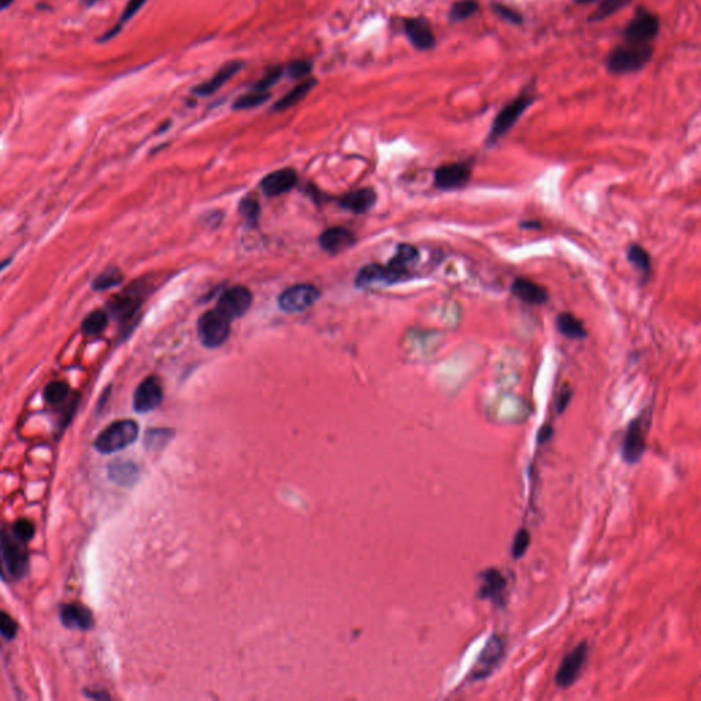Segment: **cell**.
<instances>
[{
	"mask_svg": "<svg viewBox=\"0 0 701 701\" xmlns=\"http://www.w3.org/2000/svg\"><path fill=\"white\" fill-rule=\"evenodd\" d=\"M654 55L651 44H620L607 56L606 66L615 76L630 74L645 67Z\"/></svg>",
	"mask_w": 701,
	"mask_h": 701,
	"instance_id": "obj_1",
	"label": "cell"
},
{
	"mask_svg": "<svg viewBox=\"0 0 701 701\" xmlns=\"http://www.w3.org/2000/svg\"><path fill=\"white\" fill-rule=\"evenodd\" d=\"M535 100V95L525 90L522 95L511 100L507 106H504L500 113L496 115L489 134L486 137V145L492 147L494 145L500 138H503L508 131L514 128V125L518 122V120L524 115L526 110L533 104Z\"/></svg>",
	"mask_w": 701,
	"mask_h": 701,
	"instance_id": "obj_2",
	"label": "cell"
},
{
	"mask_svg": "<svg viewBox=\"0 0 701 701\" xmlns=\"http://www.w3.org/2000/svg\"><path fill=\"white\" fill-rule=\"evenodd\" d=\"M29 570V555L24 541L15 535L0 538V574L8 579H21Z\"/></svg>",
	"mask_w": 701,
	"mask_h": 701,
	"instance_id": "obj_3",
	"label": "cell"
},
{
	"mask_svg": "<svg viewBox=\"0 0 701 701\" xmlns=\"http://www.w3.org/2000/svg\"><path fill=\"white\" fill-rule=\"evenodd\" d=\"M506 652L507 638L503 634H492L482 648L481 654L477 657L466 679L469 682H478L490 677L504 660Z\"/></svg>",
	"mask_w": 701,
	"mask_h": 701,
	"instance_id": "obj_4",
	"label": "cell"
},
{
	"mask_svg": "<svg viewBox=\"0 0 701 701\" xmlns=\"http://www.w3.org/2000/svg\"><path fill=\"white\" fill-rule=\"evenodd\" d=\"M651 425V414L643 412L636 417L627 426L623 442L622 458L627 465H636L641 460L647 451V436Z\"/></svg>",
	"mask_w": 701,
	"mask_h": 701,
	"instance_id": "obj_5",
	"label": "cell"
},
{
	"mask_svg": "<svg viewBox=\"0 0 701 701\" xmlns=\"http://www.w3.org/2000/svg\"><path fill=\"white\" fill-rule=\"evenodd\" d=\"M138 436V425L131 419L115 421L95 440V448L102 453H113L129 446Z\"/></svg>",
	"mask_w": 701,
	"mask_h": 701,
	"instance_id": "obj_6",
	"label": "cell"
},
{
	"mask_svg": "<svg viewBox=\"0 0 701 701\" xmlns=\"http://www.w3.org/2000/svg\"><path fill=\"white\" fill-rule=\"evenodd\" d=\"M144 295L145 288L141 285L140 281L131 284L128 288H125L122 292L117 293L108 300L107 307L110 315L122 326L129 325L143 305Z\"/></svg>",
	"mask_w": 701,
	"mask_h": 701,
	"instance_id": "obj_7",
	"label": "cell"
},
{
	"mask_svg": "<svg viewBox=\"0 0 701 701\" xmlns=\"http://www.w3.org/2000/svg\"><path fill=\"white\" fill-rule=\"evenodd\" d=\"M230 319L218 309L204 312L198 322V335L202 344L207 348H218L230 335Z\"/></svg>",
	"mask_w": 701,
	"mask_h": 701,
	"instance_id": "obj_8",
	"label": "cell"
},
{
	"mask_svg": "<svg viewBox=\"0 0 701 701\" xmlns=\"http://www.w3.org/2000/svg\"><path fill=\"white\" fill-rule=\"evenodd\" d=\"M659 17L644 7H638L629 25L623 29L626 43L651 44L659 33Z\"/></svg>",
	"mask_w": 701,
	"mask_h": 701,
	"instance_id": "obj_9",
	"label": "cell"
},
{
	"mask_svg": "<svg viewBox=\"0 0 701 701\" xmlns=\"http://www.w3.org/2000/svg\"><path fill=\"white\" fill-rule=\"evenodd\" d=\"M480 579L477 597L480 600H489L497 609H503L507 604L508 581L506 575L493 567L481 571Z\"/></svg>",
	"mask_w": 701,
	"mask_h": 701,
	"instance_id": "obj_10",
	"label": "cell"
},
{
	"mask_svg": "<svg viewBox=\"0 0 701 701\" xmlns=\"http://www.w3.org/2000/svg\"><path fill=\"white\" fill-rule=\"evenodd\" d=\"M588 654H589L588 643L582 641L565 656L555 675V682L559 688L566 689L578 681L586 663Z\"/></svg>",
	"mask_w": 701,
	"mask_h": 701,
	"instance_id": "obj_11",
	"label": "cell"
},
{
	"mask_svg": "<svg viewBox=\"0 0 701 701\" xmlns=\"http://www.w3.org/2000/svg\"><path fill=\"white\" fill-rule=\"evenodd\" d=\"M252 305V293L243 285L227 288L218 299L217 309L227 319L233 321L243 316Z\"/></svg>",
	"mask_w": 701,
	"mask_h": 701,
	"instance_id": "obj_12",
	"label": "cell"
},
{
	"mask_svg": "<svg viewBox=\"0 0 701 701\" xmlns=\"http://www.w3.org/2000/svg\"><path fill=\"white\" fill-rule=\"evenodd\" d=\"M319 298V291L311 284H298L287 288L278 298V306L285 312H302Z\"/></svg>",
	"mask_w": 701,
	"mask_h": 701,
	"instance_id": "obj_13",
	"label": "cell"
},
{
	"mask_svg": "<svg viewBox=\"0 0 701 701\" xmlns=\"http://www.w3.org/2000/svg\"><path fill=\"white\" fill-rule=\"evenodd\" d=\"M473 175L470 162L446 163L435 170L433 181L441 191H453L469 184Z\"/></svg>",
	"mask_w": 701,
	"mask_h": 701,
	"instance_id": "obj_14",
	"label": "cell"
},
{
	"mask_svg": "<svg viewBox=\"0 0 701 701\" xmlns=\"http://www.w3.org/2000/svg\"><path fill=\"white\" fill-rule=\"evenodd\" d=\"M163 398V388L156 377H147L136 388L133 396V407L137 412L145 414L158 408Z\"/></svg>",
	"mask_w": 701,
	"mask_h": 701,
	"instance_id": "obj_15",
	"label": "cell"
},
{
	"mask_svg": "<svg viewBox=\"0 0 701 701\" xmlns=\"http://www.w3.org/2000/svg\"><path fill=\"white\" fill-rule=\"evenodd\" d=\"M404 32L412 44L419 51H429L436 47V36L428 19L425 18H407L404 21Z\"/></svg>",
	"mask_w": 701,
	"mask_h": 701,
	"instance_id": "obj_16",
	"label": "cell"
},
{
	"mask_svg": "<svg viewBox=\"0 0 701 701\" xmlns=\"http://www.w3.org/2000/svg\"><path fill=\"white\" fill-rule=\"evenodd\" d=\"M403 280L405 278L396 273L388 264H369L359 271L355 282L359 288H367L373 284H394Z\"/></svg>",
	"mask_w": 701,
	"mask_h": 701,
	"instance_id": "obj_17",
	"label": "cell"
},
{
	"mask_svg": "<svg viewBox=\"0 0 701 701\" xmlns=\"http://www.w3.org/2000/svg\"><path fill=\"white\" fill-rule=\"evenodd\" d=\"M355 241V234L341 226L329 227L319 237L321 247L329 254H339L352 247Z\"/></svg>",
	"mask_w": 701,
	"mask_h": 701,
	"instance_id": "obj_18",
	"label": "cell"
},
{
	"mask_svg": "<svg viewBox=\"0 0 701 701\" xmlns=\"http://www.w3.org/2000/svg\"><path fill=\"white\" fill-rule=\"evenodd\" d=\"M511 293L527 305H544L548 300V291L529 278H517L511 284Z\"/></svg>",
	"mask_w": 701,
	"mask_h": 701,
	"instance_id": "obj_19",
	"label": "cell"
},
{
	"mask_svg": "<svg viewBox=\"0 0 701 701\" xmlns=\"http://www.w3.org/2000/svg\"><path fill=\"white\" fill-rule=\"evenodd\" d=\"M298 182V175L293 169H282L266 175L261 188L267 196H280L291 191Z\"/></svg>",
	"mask_w": 701,
	"mask_h": 701,
	"instance_id": "obj_20",
	"label": "cell"
},
{
	"mask_svg": "<svg viewBox=\"0 0 701 701\" xmlns=\"http://www.w3.org/2000/svg\"><path fill=\"white\" fill-rule=\"evenodd\" d=\"M241 67H243L241 61H232L225 63L209 81L195 88L193 93L199 96H209L216 93L219 88L226 84L234 74H237L241 70Z\"/></svg>",
	"mask_w": 701,
	"mask_h": 701,
	"instance_id": "obj_21",
	"label": "cell"
},
{
	"mask_svg": "<svg viewBox=\"0 0 701 701\" xmlns=\"http://www.w3.org/2000/svg\"><path fill=\"white\" fill-rule=\"evenodd\" d=\"M61 620L69 629L88 630L93 625V616L87 607L81 604H66L61 610Z\"/></svg>",
	"mask_w": 701,
	"mask_h": 701,
	"instance_id": "obj_22",
	"label": "cell"
},
{
	"mask_svg": "<svg viewBox=\"0 0 701 701\" xmlns=\"http://www.w3.org/2000/svg\"><path fill=\"white\" fill-rule=\"evenodd\" d=\"M377 200V195L371 188H362L357 191H353L344 196L340 202V204L356 214H363L369 211Z\"/></svg>",
	"mask_w": 701,
	"mask_h": 701,
	"instance_id": "obj_23",
	"label": "cell"
},
{
	"mask_svg": "<svg viewBox=\"0 0 701 701\" xmlns=\"http://www.w3.org/2000/svg\"><path fill=\"white\" fill-rule=\"evenodd\" d=\"M108 478L121 486H131L138 480V467L131 460H115L108 466Z\"/></svg>",
	"mask_w": 701,
	"mask_h": 701,
	"instance_id": "obj_24",
	"label": "cell"
},
{
	"mask_svg": "<svg viewBox=\"0 0 701 701\" xmlns=\"http://www.w3.org/2000/svg\"><path fill=\"white\" fill-rule=\"evenodd\" d=\"M418 258H419V252L414 245L400 244L396 250L394 258L391 259V262L388 263V266L391 268H394L396 273L403 275L404 278H408L410 277L408 268L418 261Z\"/></svg>",
	"mask_w": 701,
	"mask_h": 701,
	"instance_id": "obj_25",
	"label": "cell"
},
{
	"mask_svg": "<svg viewBox=\"0 0 701 701\" xmlns=\"http://www.w3.org/2000/svg\"><path fill=\"white\" fill-rule=\"evenodd\" d=\"M556 328L567 339L571 340H581L586 337V330L583 328V323L571 312H561L556 316Z\"/></svg>",
	"mask_w": 701,
	"mask_h": 701,
	"instance_id": "obj_26",
	"label": "cell"
},
{
	"mask_svg": "<svg viewBox=\"0 0 701 701\" xmlns=\"http://www.w3.org/2000/svg\"><path fill=\"white\" fill-rule=\"evenodd\" d=\"M315 84H316V81L314 79H308V80L302 81L299 86H296L292 90H289L282 99H280L274 104L273 110L274 111H284V110H288V108L296 106L311 92V89L315 87Z\"/></svg>",
	"mask_w": 701,
	"mask_h": 701,
	"instance_id": "obj_27",
	"label": "cell"
},
{
	"mask_svg": "<svg viewBox=\"0 0 701 701\" xmlns=\"http://www.w3.org/2000/svg\"><path fill=\"white\" fill-rule=\"evenodd\" d=\"M108 318H110L108 312H106L103 309L92 311L83 319L81 332L88 337L102 335L108 326Z\"/></svg>",
	"mask_w": 701,
	"mask_h": 701,
	"instance_id": "obj_28",
	"label": "cell"
},
{
	"mask_svg": "<svg viewBox=\"0 0 701 701\" xmlns=\"http://www.w3.org/2000/svg\"><path fill=\"white\" fill-rule=\"evenodd\" d=\"M124 280V274L118 267H107L90 284L93 291H106L118 287Z\"/></svg>",
	"mask_w": 701,
	"mask_h": 701,
	"instance_id": "obj_29",
	"label": "cell"
},
{
	"mask_svg": "<svg viewBox=\"0 0 701 701\" xmlns=\"http://www.w3.org/2000/svg\"><path fill=\"white\" fill-rule=\"evenodd\" d=\"M627 261L630 262V264L638 270L644 277H648V274L651 273V268H652V263H651V257L650 254L638 244H633L629 247L627 250Z\"/></svg>",
	"mask_w": 701,
	"mask_h": 701,
	"instance_id": "obj_30",
	"label": "cell"
},
{
	"mask_svg": "<svg viewBox=\"0 0 701 701\" xmlns=\"http://www.w3.org/2000/svg\"><path fill=\"white\" fill-rule=\"evenodd\" d=\"M480 8V3L477 0H458L452 4L449 10L451 22H462L473 17Z\"/></svg>",
	"mask_w": 701,
	"mask_h": 701,
	"instance_id": "obj_31",
	"label": "cell"
},
{
	"mask_svg": "<svg viewBox=\"0 0 701 701\" xmlns=\"http://www.w3.org/2000/svg\"><path fill=\"white\" fill-rule=\"evenodd\" d=\"M145 1L147 0H129L128 4L125 6V8H124V11H122V14L120 17V19H118V24L111 31H108L103 38H100L99 42H107V40L113 39L114 36H117L120 33V31L122 29V26L137 14V11L145 4Z\"/></svg>",
	"mask_w": 701,
	"mask_h": 701,
	"instance_id": "obj_32",
	"label": "cell"
},
{
	"mask_svg": "<svg viewBox=\"0 0 701 701\" xmlns=\"http://www.w3.org/2000/svg\"><path fill=\"white\" fill-rule=\"evenodd\" d=\"M630 0H602L595 10V13L589 17V22H599L603 21L609 17H611L615 13H618L620 8L627 6Z\"/></svg>",
	"mask_w": 701,
	"mask_h": 701,
	"instance_id": "obj_33",
	"label": "cell"
},
{
	"mask_svg": "<svg viewBox=\"0 0 701 701\" xmlns=\"http://www.w3.org/2000/svg\"><path fill=\"white\" fill-rule=\"evenodd\" d=\"M70 392V388L63 381H52L44 388V398L52 405L62 404Z\"/></svg>",
	"mask_w": 701,
	"mask_h": 701,
	"instance_id": "obj_34",
	"label": "cell"
},
{
	"mask_svg": "<svg viewBox=\"0 0 701 701\" xmlns=\"http://www.w3.org/2000/svg\"><path fill=\"white\" fill-rule=\"evenodd\" d=\"M270 93L268 92H252L251 93H247L244 96H240L234 104H233V108L234 110H250V108H254V107H258L263 104L264 102H267L270 99Z\"/></svg>",
	"mask_w": 701,
	"mask_h": 701,
	"instance_id": "obj_35",
	"label": "cell"
},
{
	"mask_svg": "<svg viewBox=\"0 0 701 701\" xmlns=\"http://www.w3.org/2000/svg\"><path fill=\"white\" fill-rule=\"evenodd\" d=\"M239 211H240V216L247 220L248 225H255L259 219V214H261L259 202L251 196L245 198L241 200Z\"/></svg>",
	"mask_w": 701,
	"mask_h": 701,
	"instance_id": "obj_36",
	"label": "cell"
},
{
	"mask_svg": "<svg viewBox=\"0 0 701 701\" xmlns=\"http://www.w3.org/2000/svg\"><path fill=\"white\" fill-rule=\"evenodd\" d=\"M530 541H531L530 531L526 527H522L517 531L514 541H513V545H511V555L515 561L525 556V554L530 547Z\"/></svg>",
	"mask_w": 701,
	"mask_h": 701,
	"instance_id": "obj_37",
	"label": "cell"
},
{
	"mask_svg": "<svg viewBox=\"0 0 701 701\" xmlns=\"http://www.w3.org/2000/svg\"><path fill=\"white\" fill-rule=\"evenodd\" d=\"M281 76H282L281 66H275V67L268 69L262 79L252 87V92H267L268 88L273 87L281 79Z\"/></svg>",
	"mask_w": 701,
	"mask_h": 701,
	"instance_id": "obj_38",
	"label": "cell"
},
{
	"mask_svg": "<svg viewBox=\"0 0 701 701\" xmlns=\"http://www.w3.org/2000/svg\"><path fill=\"white\" fill-rule=\"evenodd\" d=\"M492 8L493 11L503 19L511 22V24H515V25H522L524 22V17L514 8H510L508 6H504L501 3H493L492 4Z\"/></svg>",
	"mask_w": 701,
	"mask_h": 701,
	"instance_id": "obj_39",
	"label": "cell"
},
{
	"mask_svg": "<svg viewBox=\"0 0 701 701\" xmlns=\"http://www.w3.org/2000/svg\"><path fill=\"white\" fill-rule=\"evenodd\" d=\"M172 437V432L168 429H154L145 436V444L150 448H161Z\"/></svg>",
	"mask_w": 701,
	"mask_h": 701,
	"instance_id": "obj_40",
	"label": "cell"
},
{
	"mask_svg": "<svg viewBox=\"0 0 701 701\" xmlns=\"http://www.w3.org/2000/svg\"><path fill=\"white\" fill-rule=\"evenodd\" d=\"M312 70V65L311 62L308 61H305V59H299V61H293L292 63H289L288 66V74L289 77L292 79H306L307 76L311 73Z\"/></svg>",
	"mask_w": 701,
	"mask_h": 701,
	"instance_id": "obj_41",
	"label": "cell"
},
{
	"mask_svg": "<svg viewBox=\"0 0 701 701\" xmlns=\"http://www.w3.org/2000/svg\"><path fill=\"white\" fill-rule=\"evenodd\" d=\"M17 631H18L17 622L8 613L0 611V634L7 640H11L15 637Z\"/></svg>",
	"mask_w": 701,
	"mask_h": 701,
	"instance_id": "obj_42",
	"label": "cell"
},
{
	"mask_svg": "<svg viewBox=\"0 0 701 701\" xmlns=\"http://www.w3.org/2000/svg\"><path fill=\"white\" fill-rule=\"evenodd\" d=\"M33 534H35V526L26 519L18 521L13 529V535H15L18 540H21L24 542L31 540L33 537Z\"/></svg>",
	"mask_w": 701,
	"mask_h": 701,
	"instance_id": "obj_43",
	"label": "cell"
},
{
	"mask_svg": "<svg viewBox=\"0 0 701 701\" xmlns=\"http://www.w3.org/2000/svg\"><path fill=\"white\" fill-rule=\"evenodd\" d=\"M571 397H572V391H571V388L567 387V385H565V387L561 389L559 396H558V400H556V411H558V414H562V412L567 408Z\"/></svg>",
	"mask_w": 701,
	"mask_h": 701,
	"instance_id": "obj_44",
	"label": "cell"
},
{
	"mask_svg": "<svg viewBox=\"0 0 701 701\" xmlns=\"http://www.w3.org/2000/svg\"><path fill=\"white\" fill-rule=\"evenodd\" d=\"M552 435H554V429H552V426H551V425H544V426L540 429V432H538V444H540V445H542V444L548 442V441L551 440V437H552Z\"/></svg>",
	"mask_w": 701,
	"mask_h": 701,
	"instance_id": "obj_45",
	"label": "cell"
},
{
	"mask_svg": "<svg viewBox=\"0 0 701 701\" xmlns=\"http://www.w3.org/2000/svg\"><path fill=\"white\" fill-rule=\"evenodd\" d=\"M521 227L537 229V227H540V222H537V220H524V222H521Z\"/></svg>",
	"mask_w": 701,
	"mask_h": 701,
	"instance_id": "obj_46",
	"label": "cell"
},
{
	"mask_svg": "<svg viewBox=\"0 0 701 701\" xmlns=\"http://www.w3.org/2000/svg\"><path fill=\"white\" fill-rule=\"evenodd\" d=\"M13 1H14V0H0V11H1V10H4V8H7L8 6H11V4H13Z\"/></svg>",
	"mask_w": 701,
	"mask_h": 701,
	"instance_id": "obj_47",
	"label": "cell"
},
{
	"mask_svg": "<svg viewBox=\"0 0 701 701\" xmlns=\"http://www.w3.org/2000/svg\"><path fill=\"white\" fill-rule=\"evenodd\" d=\"M81 1H83L86 6H88V7H90V6H93L95 3H97L99 0H81Z\"/></svg>",
	"mask_w": 701,
	"mask_h": 701,
	"instance_id": "obj_48",
	"label": "cell"
},
{
	"mask_svg": "<svg viewBox=\"0 0 701 701\" xmlns=\"http://www.w3.org/2000/svg\"><path fill=\"white\" fill-rule=\"evenodd\" d=\"M574 1L578 4H589V3H593L595 0H574Z\"/></svg>",
	"mask_w": 701,
	"mask_h": 701,
	"instance_id": "obj_49",
	"label": "cell"
},
{
	"mask_svg": "<svg viewBox=\"0 0 701 701\" xmlns=\"http://www.w3.org/2000/svg\"><path fill=\"white\" fill-rule=\"evenodd\" d=\"M10 262H11V261H10V259H7V261H4V262L0 263V271L3 270V267H6V266H7V264H8V263Z\"/></svg>",
	"mask_w": 701,
	"mask_h": 701,
	"instance_id": "obj_50",
	"label": "cell"
}]
</instances>
